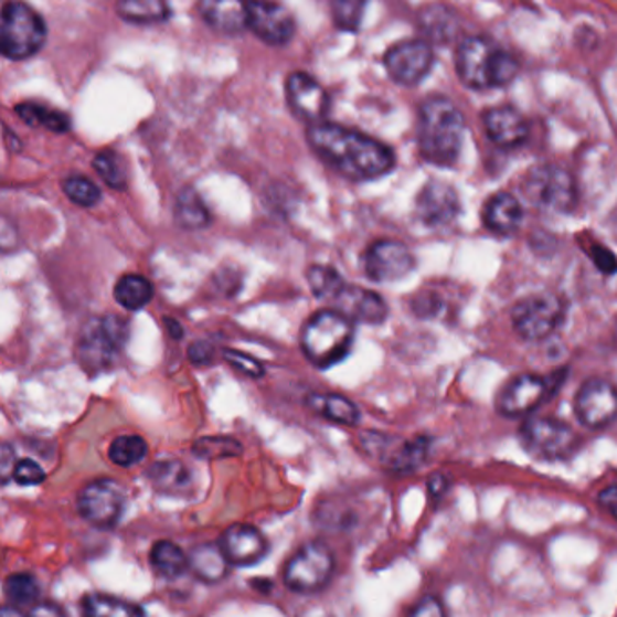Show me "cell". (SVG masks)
Instances as JSON below:
<instances>
[{
    "instance_id": "27",
    "label": "cell",
    "mask_w": 617,
    "mask_h": 617,
    "mask_svg": "<svg viewBox=\"0 0 617 617\" xmlns=\"http://www.w3.org/2000/svg\"><path fill=\"white\" fill-rule=\"evenodd\" d=\"M174 220L185 231H201L211 223V211L206 209L205 201L192 187H185L178 192L174 201Z\"/></svg>"
},
{
    "instance_id": "8",
    "label": "cell",
    "mask_w": 617,
    "mask_h": 617,
    "mask_svg": "<svg viewBox=\"0 0 617 617\" xmlns=\"http://www.w3.org/2000/svg\"><path fill=\"white\" fill-rule=\"evenodd\" d=\"M567 316V307L562 297L554 294H536L517 302L512 308V327L525 341L536 342L549 339L562 327Z\"/></svg>"
},
{
    "instance_id": "35",
    "label": "cell",
    "mask_w": 617,
    "mask_h": 617,
    "mask_svg": "<svg viewBox=\"0 0 617 617\" xmlns=\"http://www.w3.org/2000/svg\"><path fill=\"white\" fill-rule=\"evenodd\" d=\"M427 453H429V438L418 437L412 442H404L386 460L393 471L409 472L426 462Z\"/></svg>"
},
{
    "instance_id": "7",
    "label": "cell",
    "mask_w": 617,
    "mask_h": 617,
    "mask_svg": "<svg viewBox=\"0 0 617 617\" xmlns=\"http://www.w3.org/2000/svg\"><path fill=\"white\" fill-rule=\"evenodd\" d=\"M523 194L536 209L551 214H567L577 203L573 174L552 163L532 167L523 178Z\"/></svg>"
},
{
    "instance_id": "31",
    "label": "cell",
    "mask_w": 617,
    "mask_h": 617,
    "mask_svg": "<svg viewBox=\"0 0 617 617\" xmlns=\"http://www.w3.org/2000/svg\"><path fill=\"white\" fill-rule=\"evenodd\" d=\"M82 613L93 617L143 616V608L107 594H89L82 599Z\"/></svg>"
},
{
    "instance_id": "43",
    "label": "cell",
    "mask_w": 617,
    "mask_h": 617,
    "mask_svg": "<svg viewBox=\"0 0 617 617\" xmlns=\"http://www.w3.org/2000/svg\"><path fill=\"white\" fill-rule=\"evenodd\" d=\"M187 355H189V361L196 366H206L214 361V348L205 341L192 342L189 350H187Z\"/></svg>"
},
{
    "instance_id": "22",
    "label": "cell",
    "mask_w": 617,
    "mask_h": 617,
    "mask_svg": "<svg viewBox=\"0 0 617 617\" xmlns=\"http://www.w3.org/2000/svg\"><path fill=\"white\" fill-rule=\"evenodd\" d=\"M200 13L212 30L225 35L248 30V0H200Z\"/></svg>"
},
{
    "instance_id": "51",
    "label": "cell",
    "mask_w": 617,
    "mask_h": 617,
    "mask_svg": "<svg viewBox=\"0 0 617 617\" xmlns=\"http://www.w3.org/2000/svg\"><path fill=\"white\" fill-rule=\"evenodd\" d=\"M616 339H617V328H616Z\"/></svg>"
},
{
    "instance_id": "44",
    "label": "cell",
    "mask_w": 617,
    "mask_h": 617,
    "mask_svg": "<svg viewBox=\"0 0 617 617\" xmlns=\"http://www.w3.org/2000/svg\"><path fill=\"white\" fill-rule=\"evenodd\" d=\"M591 256H593V262L596 263L597 268L605 274L617 272V257L605 246H594Z\"/></svg>"
},
{
    "instance_id": "23",
    "label": "cell",
    "mask_w": 617,
    "mask_h": 617,
    "mask_svg": "<svg viewBox=\"0 0 617 617\" xmlns=\"http://www.w3.org/2000/svg\"><path fill=\"white\" fill-rule=\"evenodd\" d=\"M147 480L163 497H187L192 489V472L178 458H163L147 469Z\"/></svg>"
},
{
    "instance_id": "38",
    "label": "cell",
    "mask_w": 617,
    "mask_h": 617,
    "mask_svg": "<svg viewBox=\"0 0 617 617\" xmlns=\"http://www.w3.org/2000/svg\"><path fill=\"white\" fill-rule=\"evenodd\" d=\"M93 169L98 172V177L106 181L110 189L124 191L127 187V167L126 161L116 151L98 152L93 160Z\"/></svg>"
},
{
    "instance_id": "45",
    "label": "cell",
    "mask_w": 617,
    "mask_h": 617,
    "mask_svg": "<svg viewBox=\"0 0 617 617\" xmlns=\"http://www.w3.org/2000/svg\"><path fill=\"white\" fill-rule=\"evenodd\" d=\"M15 466V449L6 442V444H2V451H0V472H2V483L10 482V478H13Z\"/></svg>"
},
{
    "instance_id": "39",
    "label": "cell",
    "mask_w": 617,
    "mask_h": 617,
    "mask_svg": "<svg viewBox=\"0 0 617 617\" xmlns=\"http://www.w3.org/2000/svg\"><path fill=\"white\" fill-rule=\"evenodd\" d=\"M368 0H331V19L341 31L357 33L362 24Z\"/></svg>"
},
{
    "instance_id": "26",
    "label": "cell",
    "mask_w": 617,
    "mask_h": 617,
    "mask_svg": "<svg viewBox=\"0 0 617 617\" xmlns=\"http://www.w3.org/2000/svg\"><path fill=\"white\" fill-rule=\"evenodd\" d=\"M307 404L311 412L341 426H357L361 421L359 407L337 393H313L307 398Z\"/></svg>"
},
{
    "instance_id": "6",
    "label": "cell",
    "mask_w": 617,
    "mask_h": 617,
    "mask_svg": "<svg viewBox=\"0 0 617 617\" xmlns=\"http://www.w3.org/2000/svg\"><path fill=\"white\" fill-rule=\"evenodd\" d=\"M47 41V25L31 6L10 0L2 8L0 51L8 61H28L42 50Z\"/></svg>"
},
{
    "instance_id": "40",
    "label": "cell",
    "mask_w": 617,
    "mask_h": 617,
    "mask_svg": "<svg viewBox=\"0 0 617 617\" xmlns=\"http://www.w3.org/2000/svg\"><path fill=\"white\" fill-rule=\"evenodd\" d=\"M64 194L70 198L75 205L78 206H95L102 200V192L96 185L95 181L84 177H70L62 183Z\"/></svg>"
},
{
    "instance_id": "11",
    "label": "cell",
    "mask_w": 617,
    "mask_h": 617,
    "mask_svg": "<svg viewBox=\"0 0 617 617\" xmlns=\"http://www.w3.org/2000/svg\"><path fill=\"white\" fill-rule=\"evenodd\" d=\"M523 446L542 460H563L576 451L577 440L573 427L551 417H531L520 429Z\"/></svg>"
},
{
    "instance_id": "14",
    "label": "cell",
    "mask_w": 617,
    "mask_h": 617,
    "mask_svg": "<svg viewBox=\"0 0 617 617\" xmlns=\"http://www.w3.org/2000/svg\"><path fill=\"white\" fill-rule=\"evenodd\" d=\"M435 55L432 45L424 41H406L393 45L384 55L387 75L398 86L413 87L421 84L432 71Z\"/></svg>"
},
{
    "instance_id": "2",
    "label": "cell",
    "mask_w": 617,
    "mask_h": 617,
    "mask_svg": "<svg viewBox=\"0 0 617 617\" xmlns=\"http://www.w3.org/2000/svg\"><path fill=\"white\" fill-rule=\"evenodd\" d=\"M466 120L446 96H429L418 110L417 141L422 158L437 167H453L462 152Z\"/></svg>"
},
{
    "instance_id": "9",
    "label": "cell",
    "mask_w": 617,
    "mask_h": 617,
    "mask_svg": "<svg viewBox=\"0 0 617 617\" xmlns=\"http://www.w3.org/2000/svg\"><path fill=\"white\" fill-rule=\"evenodd\" d=\"M333 571L336 560L330 549L325 543L310 542L288 560L283 577L291 593L313 594L327 587Z\"/></svg>"
},
{
    "instance_id": "18",
    "label": "cell",
    "mask_w": 617,
    "mask_h": 617,
    "mask_svg": "<svg viewBox=\"0 0 617 617\" xmlns=\"http://www.w3.org/2000/svg\"><path fill=\"white\" fill-rule=\"evenodd\" d=\"M221 549L226 560L236 567H252L265 560L270 551L265 534L248 523H234L221 534Z\"/></svg>"
},
{
    "instance_id": "46",
    "label": "cell",
    "mask_w": 617,
    "mask_h": 617,
    "mask_svg": "<svg viewBox=\"0 0 617 617\" xmlns=\"http://www.w3.org/2000/svg\"><path fill=\"white\" fill-rule=\"evenodd\" d=\"M412 616H444L446 610H444V605H442L440 599L437 597L427 596L417 603V607L409 610Z\"/></svg>"
},
{
    "instance_id": "30",
    "label": "cell",
    "mask_w": 617,
    "mask_h": 617,
    "mask_svg": "<svg viewBox=\"0 0 617 617\" xmlns=\"http://www.w3.org/2000/svg\"><path fill=\"white\" fill-rule=\"evenodd\" d=\"M113 294H115L116 302L121 308L138 311L151 302L152 296H155V287L147 277L138 276V274H127V276H121L116 281Z\"/></svg>"
},
{
    "instance_id": "4",
    "label": "cell",
    "mask_w": 617,
    "mask_h": 617,
    "mask_svg": "<svg viewBox=\"0 0 617 617\" xmlns=\"http://www.w3.org/2000/svg\"><path fill=\"white\" fill-rule=\"evenodd\" d=\"M355 328L352 319L336 310H321L305 322L302 353L319 370H330L352 352Z\"/></svg>"
},
{
    "instance_id": "10",
    "label": "cell",
    "mask_w": 617,
    "mask_h": 617,
    "mask_svg": "<svg viewBox=\"0 0 617 617\" xmlns=\"http://www.w3.org/2000/svg\"><path fill=\"white\" fill-rule=\"evenodd\" d=\"M126 502V491L121 483L110 478H98L82 487L76 498V509L93 528L109 531L120 523Z\"/></svg>"
},
{
    "instance_id": "21",
    "label": "cell",
    "mask_w": 617,
    "mask_h": 617,
    "mask_svg": "<svg viewBox=\"0 0 617 617\" xmlns=\"http://www.w3.org/2000/svg\"><path fill=\"white\" fill-rule=\"evenodd\" d=\"M483 127L494 146L517 149L528 140V121L520 110L511 106L491 107L483 113Z\"/></svg>"
},
{
    "instance_id": "33",
    "label": "cell",
    "mask_w": 617,
    "mask_h": 617,
    "mask_svg": "<svg viewBox=\"0 0 617 617\" xmlns=\"http://www.w3.org/2000/svg\"><path fill=\"white\" fill-rule=\"evenodd\" d=\"M17 115L21 116V120L31 127H45L53 132L70 131V116L64 115L62 110L51 109V107L42 106L36 102H24L17 107Z\"/></svg>"
},
{
    "instance_id": "12",
    "label": "cell",
    "mask_w": 617,
    "mask_h": 617,
    "mask_svg": "<svg viewBox=\"0 0 617 617\" xmlns=\"http://www.w3.org/2000/svg\"><path fill=\"white\" fill-rule=\"evenodd\" d=\"M563 372L554 373L547 379L532 373H523L509 382L497 398V409L503 417L514 418L531 415L534 409L542 406L543 402L556 392L557 376Z\"/></svg>"
},
{
    "instance_id": "41",
    "label": "cell",
    "mask_w": 617,
    "mask_h": 617,
    "mask_svg": "<svg viewBox=\"0 0 617 617\" xmlns=\"http://www.w3.org/2000/svg\"><path fill=\"white\" fill-rule=\"evenodd\" d=\"M221 353H223V359L236 368L237 372H242L243 375L252 376V379H262L265 375V366L254 357L237 352V350H231V348H225Z\"/></svg>"
},
{
    "instance_id": "5",
    "label": "cell",
    "mask_w": 617,
    "mask_h": 617,
    "mask_svg": "<svg viewBox=\"0 0 617 617\" xmlns=\"http://www.w3.org/2000/svg\"><path fill=\"white\" fill-rule=\"evenodd\" d=\"M129 328L118 316L93 317L82 328L75 355L87 375L96 376L115 368L126 348Z\"/></svg>"
},
{
    "instance_id": "42",
    "label": "cell",
    "mask_w": 617,
    "mask_h": 617,
    "mask_svg": "<svg viewBox=\"0 0 617 617\" xmlns=\"http://www.w3.org/2000/svg\"><path fill=\"white\" fill-rule=\"evenodd\" d=\"M13 480H15L19 486H39V483L45 480V471L42 469L41 464H36L35 460H31V458H24V460H19V462H17L15 471H13Z\"/></svg>"
},
{
    "instance_id": "48",
    "label": "cell",
    "mask_w": 617,
    "mask_h": 617,
    "mask_svg": "<svg viewBox=\"0 0 617 617\" xmlns=\"http://www.w3.org/2000/svg\"><path fill=\"white\" fill-rule=\"evenodd\" d=\"M447 489L446 477L442 475H435V477L429 478V491H432L433 497H438L442 492Z\"/></svg>"
},
{
    "instance_id": "24",
    "label": "cell",
    "mask_w": 617,
    "mask_h": 617,
    "mask_svg": "<svg viewBox=\"0 0 617 617\" xmlns=\"http://www.w3.org/2000/svg\"><path fill=\"white\" fill-rule=\"evenodd\" d=\"M522 221V203L509 192H498L487 201L486 209H483V225L494 234L509 236L520 228Z\"/></svg>"
},
{
    "instance_id": "20",
    "label": "cell",
    "mask_w": 617,
    "mask_h": 617,
    "mask_svg": "<svg viewBox=\"0 0 617 617\" xmlns=\"http://www.w3.org/2000/svg\"><path fill=\"white\" fill-rule=\"evenodd\" d=\"M336 310L341 311L348 319L359 325H370V327H379L386 321L387 305L382 299L381 294L368 290V288L355 287V285H344L341 294L333 299Z\"/></svg>"
},
{
    "instance_id": "29",
    "label": "cell",
    "mask_w": 617,
    "mask_h": 617,
    "mask_svg": "<svg viewBox=\"0 0 617 617\" xmlns=\"http://www.w3.org/2000/svg\"><path fill=\"white\" fill-rule=\"evenodd\" d=\"M151 565L163 579H178L189 571V554L177 543L161 540L152 545Z\"/></svg>"
},
{
    "instance_id": "50",
    "label": "cell",
    "mask_w": 617,
    "mask_h": 617,
    "mask_svg": "<svg viewBox=\"0 0 617 617\" xmlns=\"http://www.w3.org/2000/svg\"><path fill=\"white\" fill-rule=\"evenodd\" d=\"M608 508L613 509L614 518H617V500L616 502L608 503Z\"/></svg>"
},
{
    "instance_id": "19",
    "label": "cell",
    "mask_w": 617,
    "mask_h": 617,
    "mask_svg": "<svg viewBox=\"0 0 617 617\" xmlns=\"http://www.w3.org/2000/svg\"><path fill=\"white\" fill-rule=\"evenodd\" d=\"M287 100L294 115L317 124L327 116L330 98L325 87L307 73H291L287 78Z\"/></svg>"
},
{
    "instance_id": "34",
    "label": "cell",
    "mask_w": 617,
    "mask_h": 617,
    "mask_svg": "<svg viewBox=\"0 0 617 617\" xmlns=\"http://www.w3.org/2000/svg\"><path fill=\"white\" fill-rule=\"evenodd\" d=\"M307 281L311 294L317 299L331 302H333V299L341 294L342 288L347 285L336 268L325 265L310 266L307 272Z\"/></svg>"
},
{
    "instance_id": "37",
    "label": "cell",
    "mask_w": 617,
    "mask_h": 617,
    "mask_svg": "<svg viewBox=\"0 0 617 617\" xmlns=\"http://www.w3.org/2000/svg\"><path fill=\"white\" fill-rule=\"evenodd\" d=\"M147 442L138 435H121L116 437L109 446L110 462L120 467H131L140 464L147 457Z\"/></svg>"
},
{
    "instance_id": "25",
    "label": "cell",
    "mask_w": 617,
    "mask_h": 617,
    "mask_svg": "<svg viewBox=\"0 0 617 617\" xmlns=\"http://www.w3.org/2000/svg\"><path fill=\"white\" fill-rule=\"evenodd\" d=\"M231 565L220 543H201L189 552V571L200 582H223L228 576Z\"/></svg>"
},
{
    "instance_id": "17",
    "label": "cell",
    "mask_w": 617,
    "mask_h": 617,
    "mask_svg": "<svg viewBox=\"0 0 617 617\" xmlns=\"http://www.w3.org/2000/svg\"><path fill=\"white\" fill-rule=\"evenodd\" d=\"M415 211L424 225L440 228L451 225L453 221L457 220L460 214V200L451 185L444 181H429L418 192Z\"/></svg>"
},
{
    "instance_id": "47",
    "label": "cell",
    "mask_w": 617,
    "mask_h": 617,
    "mask_svg": "<svg viewBox=\"0 0 617 617\" xmlns=\"http://www.w3.org/2000/svg\"><path fill=\"white\" fill-rule=\"evenodd\" d=\"M31 616H62V608L53 603H36L35 607L30 608Z\"/></svg>"
},
{
    "instance_id": "49",
    "label": "cell",
    "mask_w": 617,
    "mask_h": 617,
    "mask_svg": "<svg viewBox=\"0 0 617 617\" xmlns=\"http://www.w3.org/2000/svg\"><path fill=\"white\" fill-rule=\"evenodd\" d=\"M166 327L172 339H181V337H183V328H181L177 319H166Z\"/></svg>"
},
{
    "instance_id": "52",
    "label": "cell",
    "mask_w": 617,
    "mask_h": 617,
    "mask_svg": "<svg viewBox=\"0 0 617 617\" xmlns=\"http://www.w3.org/2000/svg\"><path fill=\"white\" fill-rule=\"evenodd\" d=\"M616 223H617V221H616Z\"/></svg>"
},
{
    "instance_id": "16",
    "label": "cell",
    "mask_w": 617,
    "mask_h": 617,
    "mask_svg": "<svg viewBox=\"0 0 617 617\" xmlns=\"http://www.w3.org/2000/svg\"><path fill=\"white\" fill-rule=\"evenodd\" d=\"M248 30L268 45H287L296 35V19L277 2L248 0Z\"/></svg>"
},
{
    "instance_id": "1",
    "label": "cell",
    "mask_w": 617,
    "mask_h": 617,
    "mask_svg": "<svg viewBox=\"0 0 617 617\" xmlns=\"http://www.w3.org/2000/svg\"><path fill=\"white\" fill-rule=\"evenodd\" d=\"M308 141L317 156L348 180L372 181L395 169L390 147L348 127L317 121L308 129Z\"/></svg>"
},
{
    "instance_id": "15",
    "label": "cell",
    "mask_w": 617,
    "mask_h": 617,
    "mask_svg": "<svg viewBox=\"0 0 617 617\" xmlns=\"http://www.w3.org/2000/svg\"><path fill=\"white\" fill-rule=\"evenodd\" d=\"M574 412L577 421L588 429L607 427L617 418L616 387L603 379H591L579 387L574 401Z\"/></svg>"
},
{
    "instance_id": "28",
    "label": "cell",
    "mask_w": 617,
    "mask_h": 617,
    "mask_svg": "<svg viewBox=\"0 0 617 617\" xmlns=\"http://www.w3.org/2000/svg\"><path fill=\"white\" fill-rule=\"evenodd\" d=\"M116 13L131 24H160L171 17L169 0H118Z\"/></svg>"
},
{
    "instance_id": "36",
    "label": "cell",
    "mask_w": 617,
    "mask_h": 617,
    "mask_svg": "<svg viewBox=\"0 0 617 617\" xmlns=\"http://www.w3.org/2000/svg\"><path fill=\"white\" fill-rule=\"evenodd\" d=\"M243 446L232 437H201L192 446V455L201 460H223V458L240 457Z\"/></svg>"
},
{
    "instance_id": "32",
    "label": "cell",
    "mask_w": 617,
    "mask_h": 617,
    "mask_svg": "<svg viewBox=\"0 0 617 617\" xmlns=\"http://www.w3.org/2000/svg\"><path fill=\"white\" fill-rule=\"evenodd\" d=\"M4 596L11 607L33 608L41 597V583L30 573L10 574L6 577Z\"/></svg>"
},
{
    "instance_id": "3",
    "label": "cell",
    "mask_w": 617,
    "mask_h": 617,
    "mask_svg": "<svg viewBox=\"0 0 617 617\" xmlns=\"http://www.w3.org/2000/svg\"><path fill=\"white\" fill-rule=\"evenodd\" d=\"M518 61L486 36H467L457 50V73L464 86L483 91L506 87L517 78Z\"/></svg>"
},
{
    "instance_id": "13",
    "label": "cell",
    "mask_w": 617,
    "mask_h": 617,
    "mask_svg": "<svg viewBox=\"0 0 617 617\" xmlns=\"http://www.w3.org/2000/svg\"><path fill=\"white\" fill-rule=\"evenodd\" d=\"M362 266L370 281L395 283L412 274L415 257L404 243L381 240L368 248Z\"/></svg>"
}]
</instances>
